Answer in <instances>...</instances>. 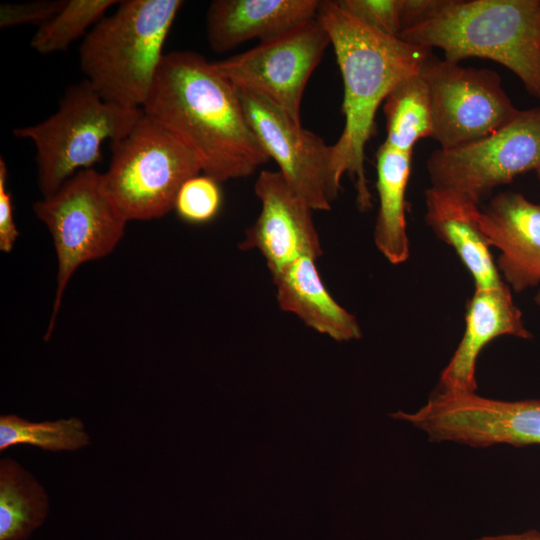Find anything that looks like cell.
Listing matches in <instances>:
<instances>
[{
	"label": "cell",
	"mask_w": 540,
	"mask_h": 540,
	"mask_svg": "<svg viewBox=\"0 0 540 540\" xmlns=\"http://www.w3.org/2000/svg\"><path fill=\"white\" fill-rule=\"evenodd\" d=\"M476 540H540V532L531 530L521 534L485 536Z\"/></svg>",
	"instance_id": "obj_29"
},
{
	"label": "cell",
	"mask_w": 540,
	"mask_h": 540,
	"mask_svg": "<svg viewBox=\"0 0 540 540\" xmlns=\"http://www.w3.org/2000/svg\"><path fill=\"white\" fill-rule=\"evenodd\" d=\"M318 20L327 31L343 80L344 128L331 145V179L339 192L348 175L361 211L372 205L365 171V148L376 132V113L391 89L420 71L431 49L374 31L335 1L320 2Z\"/></svg>",
	"instance_id": "obj_2"
},
{
	"label": "cell",
	"mask_w": 540,
	"mask_h": 540,
	"mask_svg": "<svg viewBox=\"0 0 540 540\" xmlns=\"http://www.w3.org/2000/svg\"><path fill=\"white\" fill-rule=\"evenodd\" d=\"M142 111L219 183L248 177L270 160L250 127L238 89L197 52L165 53Z\"/></svg>",
	"instance_id": "obj_1"
},
{
	"label": "cell",
	"mask_w": 540,
	"mask_h": 540,
	"mask_svg": "<svg viewBox=\"0 0 540 540\" xmlns=\"http://www.w3.org/2000/svg\"><path fill=\"white\" fill-rule=\"evenodd\" d=\"M49 512L43 486L17 461H0V540H26Z\"/></svg>",
	"instance_id": "obj_20"
},
{
	"label": "cell",
	"mask_w": 540,
	"mask_h": 540,
	"mask_svg": "<svg viewBox=\"0 0 540 540\" xmlns=\"http://www.w3.org/2000/svg\"><path fill=\"white\" fill-rule=\"evenodd\" d=\"M399 38L439 48L454 63L473 57L497 62L540 99V0H444Z\"/></svg>",
	"instance_id": "obj_3"
},
{
	"label": "cell",
	"mask_w": 540,
	"mask_h": 540,
	"mask_svg": "<svg viewBox=\"0 0 540 540\" xmlns=\"http://www.w3.org/2000/svg\"><path fill=\"white\" fill-rule=\"evenodd\" d=\"M347 14L379 33L398 37L402 32L403 0H334Z\"/></svg>",
	"instance_id": "obj_25"
},
{
	"label": "cell",
	"mask_w": 540,
	"mask_h": 540,
	"mask_svg": "<svg viewBox=\"0 0 540 540\" xmlns=\"http://www.w3.org/2000/svg\"><path fill=\"white\" fill-rule=\"evenodd\" d=\"M110 146L103 183L128 222L161 218L174 210L181 186L202 172L187 147L144 112Z\"/></svg>",
	"instance_id": "obj_6"
},
{
	"label": "cell",
	"mask_w": 540,
	"mask_h": 540,
	"mask_svg": "<svg viewBox=\"0 0 540 540\" xmlns=\"http://www.w3.org/2000/svg\"><path fill=\"white\" fill-rule=\"evenodd\" d=\"M534 300H535L536 304L540 306V289L538 290Z\"/></svg>",
	"instance_id": "obj_30"
},
{
	"label": "cell",
	"mask_w": 540,
	"mask_h": 540,
	"mask_svg": "<svg viewBox=\"0 0 540 540\" xmlns=\"http://www.w3.org/2000/svg\"><path fill=\"white\" fill-rule=\"evenodd\" d=\"M538 179L540 180V167L535 171Z\"/></svg>",
	"instance_id": "obj_31"
},
{
	"label": "cell",
	"mask_w": 540,
	"mask_h": 540,
	"mask_svg": "<svg viewBox=\"0 0 540 540\" xmlns=\"http://www.w3.org/2000/svg\"><path fill=\"white\" fill-rule=\"evenodd\" d=\"M540 167V107L520 110L505 126L475 142L435 150L426 163L432 187L476 203L498 186Z\"/></svg>",
	"instance_id": "obj_8"
},
{
	"label": "cell",
	"mask_w": 540,
	"mask_h": 540,
	"mask_svg": "<svg viewBox=\"0 0 540 540\" xmlns=\"http://www.w3.org/2000/svg\"><path fill=\"white\" fill-rule=\"evenodd\" d=\"M65 0H37L0 5V27L3 29L19 25L40 27L49 21L63 6Z\"/></svg>",
	"instance_id": "obj_26"
},
{
	"label": "cell",
	"mask_w": 540,
	"mask_h": 540,
	"mask_svg": "<svg viewBox=\"0 0 540 540\" xmlns=\"http://www.w3.org/2000/svg\"><path fill=\"white\" fill-rule=\"evenodd\" d=\"M117 0H65L61 9L45 24L38 27L30 46L39 54L65 51L74 41L87 33L106 15Z\"/></svg>",
	"instance_id": "obj_23"
},
{
	"label": "cell",
	"mask_w": 540,
	"mask_h": 540,
	"mask_svg": "<svg viewBox=\"0 0 540 540\" xmlns=\"http://www.w3.org/2000/svg\"><path fill=\"white\" fill-rule=\"evenodd\" d=\"M480 225L500 251L497 268L515 292L540 284V203L502 192L480 209Z\"/></svg>",
	"instance_id": "obj_14"
},
{
	"label": "cell",
	"mask_w": 540,
	"mask_h": 540,
	"mask_svg": "<svg viewBox=\"0 0 540 540\" xmlns=\"http://www.w3.org/2000/svg\"><path fill=\"white\" fill-rule=\"evenodd\" d=\"M8 169L5 160L0 158V250L10 253L13 250L19 231L14 220L12 195L7 189Z\"/></svg>",
	"instance_id": "obj_27"
},
{
	"label": "cell",
	"mask_w": 540,
	"mask_h": 540,
	"mask_svg": "<svg viewBox=\"0 0 540 540\" xmlns=\"http://www.w3.org/2000/svg\"><path fill=\"white\" fill-rule=\"evenodd\" d=\"M47 227L57 257V287L44 339L54 330L64 291L84 263L109 255L123 238L128 220L108 194L102 173L82 170L55 193L33 204Z\"/></svg>",
	"instance_id": "obj_7"
},
{
	"label": "cell",
	"mask_w": 540,
	"mask_h": 540,
	"mask_svg": "<svg viewBox=\"0 0 540 540\" xmlns=\"http://www.w3.org/2000/svg\"><path fill=\"white\" fill-rule=\"evenodd\" d=\"M181 0L119 1L84 37L80 67L106 101L142 109L165 55Z\"/></svg>",
	"instance_id": "obj_4"
},
{
	"label": "cell",
	"mask_w": 540,
	"mask_h": 540,
	"mask_svg": "<svg viewBox=\"0 0 540 540\" xmlns=\"http://www.w3.org/2000/svg\"><path fill=\"white\" fill-rule=\"evenodd\" d=\"M90 437L77 417L31 422L15 414L0 416V451L17 445H31L47 451H76L86 447Z\"/></svg>",
	"instance_id": "obj_22"
},
{
	"label": "cell",
	"mask_w": 540,
	"mask_h": 540,
	"mask_svg": "<svg viewBox=\"0 0 540 540\" xmlns=\"http://www.w3.org/2000/svg\"><path fill=\"white\" fill-rule=\"evenodd\" d=\"M222 201L219 182L206 174H198L181 186L175 199L174 210L185 222L203 224L217 216Z\"/></svg>",
	"instance_id": "obj_24"
},
{
	"label": "cell",
	"mask_w": 540,
	"mask_h": 540,
	"mask_svg": "<svg viewBox=\"0 0 540 540\" xmlns=\"http://www.w3.org/2000/svg\"><path fill=\"white\" fill-rule=\"evenodd\" d=\"M319 0H214L206 13V35L216 53L257 39L266 41L317 18Z\"/></svg>",
	"instance_id": "obj_16"
},
{
	"label": "cell",
	"mask_w": 540,
	"mask_h": 540,
	"mask_svg": "<svg viewBox=\"0 0 540 540\" xmlns=\"http://www.w3.org/2000/svg\"><path fill=\"white\" fill-rule=\"evenodd\" d=\"M506 335L531 338L510 287L503 283L495 288L475 289L467 305L462 339L441 373L439 390L475 393L476 361L482 349L493 339Z\"/></svg>",
	"instance_id": "obj_15"
},
{
	"label": "cell",
	"mask_w": 540,
	"mask_h": 540,
	"mask_svg": "<svg viewBox=\"0 0 540 540\" xmlns=\"http://www.w3.org/2000/svg\"><path fill=\"white\" fill-rule=\"evenodd\" d=\"M316 260L304 256L271 275L279 307L336 341L359 339L362 330L357 318L331 296L322 282Z\"/></svg>",
	"instance_id": "obj_18"
},
{
	"label": "cell",
	"mask_w": 540,
	"mask_h": 540,
	"mask_svg": "<svg viewBox=\"0 0 540 540\" xmlns=\"http://www.w3.org/2000/svg\"><path fill=\"white\" fill-rule=\"evenodd\" d=\"M260 202L255 222L246 230L239 247L257 250L270 274L304 256L323 254L313 221V209L279 171L262 170L254 184Z\"/></svg>",
	"instance_id": "obj_13"
},
{
	"label": "cell",
	"mask_w": 540,
	"mask_h": 540,
	"mask_svg": "<svg viewBox=\"0 0 540 540\" xmlns=\"http://www.w3.org/2000/svg\"><path fill=\"white\" fill-rule=\"evenodd\" d=\"M386 143L403 153L413 154L415 144L431 138L433 116L428 86L420 72L399 81L383 102Z\"/></svg>",
	"instance_id": "obj_21"
},
{
	"label": "cell",
	"mask_w": 540,
	"mask_h": 540,
	"mask_svg": "<svg viewBox=\"0 0 540 540\" xmlns=\"http://www.w3.org/2000/svg\"><path fill=\"white\" fill-rule=\"evenodd\" d=\"M411 158V153L395 150L384 142L376 152L379 207L373 237L378 251L393 265L406 262L410 254L405 195Z\"/></svg>",
	"instance_id": "obj_19"
},
{
	"label": "cell",
	"mask_w": 540,
	"mask_h": 540,
	"mask_svg": "<svg viewBox=\"0 0 540 540\" xmlns=\"http://www.w3.org/2000/svg\"><path fill=\"white\" fill-rule=\"evenodd\" d=\"M419 72L428 86L433 116L431 138L439 149H454L486 137L520 111L494 70L464 67L431 53Z\"/></svg>",
	"instance_id": "obj_9"
},
{
	"label": "cell",
	"mask_w": 540,
	"mask_h": 540,
	"mask_svg": "<svg viewBox=\"0 0 540 540\" xmlns=\"http://www.w3.org/2000/svg\"><path fill=\"white\" fill-rule=\"evenodd\" d=\"M443 2L444 0H403L402 32L431 18Z\"/></svg>",
	"instance_id": "obj_28"
},
{
	"label": "cell",
	"mask_w": 540,
	"mask_h": 540,
	"mask_svg": "<svg viewBox=\"0 0 540 540\" xmlns=\"http://www.w3.org/2000/svg\"><path fill=\"white\" fill-rule=\"evenodd\" d=\"M238 92L250 127L287 183L314 211H329L339 193L331 179V145L265 99Z\"/></svg>",
	"instance_id": "obj_12"
},
{
	"label": "cell",
	"mask_w": 540,
	"mask_h": 540,
	"mask_svg": "<svg viewBox=\"0 0 540 540\" xmlns=\"http://www.w3.org/2000/svg\"><path fill=\"white\" fill-rule=\"evenodd\" d=\"M425 204L427 225L453 248L473 278L475 289L505 283L481 228L478 203L463 194L431 186L425 191Z\"/></svg>",
	"instance_id": "obj_17"
},
{
	"label": "cell",
	"mask_w": 540,
	"mask_h": 540,
	"mask_svg": "<svg viewBox=\"0 0 540 540\" xmlns=\"http://www.w3.org/2000/svg\"><path fill=\"white\" fill-rule=\"evenodd\" d=\"M329 45V35L316 18L213 65L237 89L265 99L302 124L306 85Z\"/></svg>",
	"instance_id": "obj_10"
},
{
	"label": "cell",
	"mask_w": 540,
	"mask_h": 540,
	"mask_svg": "<svg viewBox=\"0 0 540 540\" xmlns=\"http://www.w3.org/2000/svg\"><path fill=\"white\" fill-rule=\"evenodd\" d=\"M142 113L104 100L84 79L66 89L55 113L13 134L33 143L39 189L47 197L76 173L93 169L104 142L124 137Z\"/></svg>",
	"instance_id": "obj_5"
},
{
	"label": "cell",
	"mask_w": 540,
	"mask_h": 540,
	"mask_svg": "<svg viewBox=\"0 0 540 540\" xmlns=\"http://www.w3.org/2000/svg\"><path fill=\"white\" fill-rule=\"evenodd\" d=\"M392 417L409 422L434 442L472 447L540 444L539 399L503 401L439 390L416 412L398 411Z\"/></svg>",
	"instance_id": "obj_11"
}]
</instances>
